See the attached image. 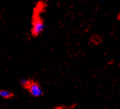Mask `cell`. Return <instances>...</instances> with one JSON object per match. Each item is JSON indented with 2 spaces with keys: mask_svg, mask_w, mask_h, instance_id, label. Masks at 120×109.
<instances>
[{
  "mask_svg": "<svg viewBox=\"0 0 120 109\" xmlns=\"http://www.w3.org/2000/svg\"><path fill=\"white\" fill-rule=\"evenodd\" d=\"M0 97L3 98H9L12 97V94L6 90H0Z\"/></svg>",
  "mask_w": 120,
  "mask_h": 109,
  "instance_id": "obj_3",
  "label": "cell"
},
{
  "mask_svg": "<svg viewBox=\"0 0 120 109\" xmlns=\"http://www.w3.org/2000/svg\"><path fill=\"white\" fill-rule=\"evenodd\" d=\"M57 109H61V108H57Z\"/></svg>",
  "mask_w": 120,
  "mask_h": 109,
  "instance_id": "obj_5",
  "label": "cell"
},
{
  "mask_svg": "<svg viewBox=\"0 0 120 109\" xmlns=\"http://www.w3.org/2000/svg\"><path fill=\"white\" fill-rule=\"evenodd\" d=\"M30 80H28L27 79H23L22 80H21V84H22V86H25V87H27L29 86L30 84Z\"/></svg>",
  "mask_w": 120,
  "mask_h": 109,
  "instance_id": "obj_4",
  "label": "cell"
},
{
  "mask_svg": "<svg viewBox=\"0 0 120 109\" xmlns=\"http://www.w3.org/2000/svg\"><path fill=\"white\" fill-rule=\"evenodd\" d=\"M44 29H45V23L42 19H41L39 17L35 18L33 21L32 29H31L32 34L34 36L39 35L41 33L43 32Z\"/></svg>",
  "mask_w": 120,
  "mask_h": 109,
  "instance_id": "obj_1",
  "label": "cell"
},
{
  "mask_svg": "<svg viewBox=\"0 0 120 109\" xmlns=\"http://www.w3.org/2000/svg\"><path fill=\"white\" fill-rule=\"evenodd\" d=\"M30 94L34 97H40L42 94V90L38 83H30L29 86H27Z\"/></svg>",
  "mask_w": 120,
  "mask_h": 109,
  "instance_id": "obj_2",
  "label": "cell"
},
{
  "mask_svg": "<svg viewBox=\"0 0 120 109\" xmlns=\"http://www.w3.org/2000/svg\"><path fill=\"white\" fill-rule=\"evenodd\" d=\"M101 1H103V0H101Z\"/></svg>",
  "mask_w": 120,
  "mask_h": 109,
  "instance_id": "obj_6",
  "label": "cell"
}]
</instances>
